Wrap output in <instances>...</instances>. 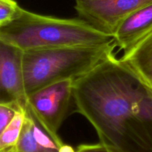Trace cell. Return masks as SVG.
<instances>
[{
  "label": "cell",
  "instance_id": "obj_3",
  "mask_svg": "<svg viewBox=\"0 0 152 152\" xmlns=\"http://www.w3.org/2000/svg\"><path fill=\"white\" fill-rule=\"evenodd\" d=\"M114 47L112 43L25 51L22 70L27 96L53 83L83 77L114 54Z\"/></svg>",
  "mask_w": 152,
  "mask_h": 152
},
{
  "label": "cell",
  "instance_id": "obj_8",
  "mask_svg": "<svg viewBox=\"0 0 152 152\" xmlns=\"http://www.w3.org/2000/svg\"><path fill=\"white\" fill-rule=\"evenodd\" d=\"M152 31V4L137 10L120 25L114 34V45L123 54L130 52Z\"/></svg>",
  "mask_w": 152,
  "mask_h": 152
},
{
  "label": "cell",
  "instance_id": "obj_10",
  "mask_svg": "<svg viewBox=\"0 0 152 152\" xmlns=\"http://www.w3.org/2000/svg\"><path fill=\"white\" fill-rule=\"evenodd\" d=\"M133 113L142 136L152 148V90L146 86L134 103Z\"/></svg>",
  "mask_w": 152,
  "mask_h": 152
},
{
  "label": "cell",
  "instance_id": "obj_7",
  "mask_svg": "<svg viewBox=\"0 0 152 152\" xmlns=\"http://www.w3.org/2000/svg\"><path fill=\"white\" fill-rule=\"evenodd\" d=\"M13 152H75V150L51 137L26 110L20 137Z\"/></svg>",
  "mask_w": 152,
  "mask_h": 152
},
{
  "label": "cell",
  "instance_id": "obj_12",
  "mask_svg": "<svg viewBox=\"0 0 152 152\" xmlns=\"http://www.w3.org/2000/svg\"><path fill=\"white\" fill-rule=\"evenodd\" d=\"M20 7L15 0H0V26L13 20Z\"/></svg>",
  "mask_w": 152,
  "mask_h": 152
},
{
  "label": "cell",
  "instance_id": "obj_14",
  "mask_svg": "<svg viewBox=\"0 0 152 152\" xmlns=\"http://www.w3.org/2000/svg\"><path fill=\"white\" fill-rule=\"evenodd\" d=\"M75 152H108L107 149L100 143L97 144H83L80 145Z\"/></svg>",
  "mask_w": 152,
  "mask_h": 152
},
{
  "label": "cell",
  "instance_id": "obj_1",
  "mask_svg": "<svg viewBox=\"0 0 152 152\" xmlns=\"http://www.w3.org/2000/svg\"><path fill=\"white\" fill-rule=\"evenodd\" d=\"M145 87L114 54L74 81L77 112L90 122L108 152H152L133 113Z\"/></svg>",
  "mask_w": 152,
  "mask_h": 152
},
{
  "label": "cell",
  "instance_id": "obj_13",
  "mask_svg": "<svg viewBox=\"0 0 152 152\" xmlns=\"http://www.w3.org/2000/svg\"><path fill=\"white\" fill-rule=\"evenodd\" d=\"M17 112H19V110H16L15 107L0 104V135L8 124L11 122Z\"/></svg>",
  "mask_w": 152,
  "mask_h": 152
},
{
  "label": "cell",
  "instance_id": "obj_5",
  "mask_svg": "<svg viewBox=\"0 0 152 152\" xmlns=\"http://www.w3.org/2000/svg\"><path fill=\"white\" fill-rule=\"evenodd\" d=\"M150 4L152 0H75L74 8L80 19L114 36L126 19Z\"/></svg>",
  "mask_w": 152,
  "mask_h": 152
},
{
  "label": "cell",
  "instance_id": "obj_6",
  "mask_svg": "<svg viewBox=\"0 0 152 152\" xmlns=\"http://www.w3.org/2000/svg\"><path fill=\"white\" fill-rule=\"evenodd\" d=\"M23 53L19 48L0 40V104L25 112L28 96L22 70Z\"/></svg>",
  "mask_w": 152,
  "mask_h": 152
},
{
  "label": "cell",
  "instance_id": "obj_2",
  "mask_svg": "<svg viewBox=\"0 0 152 152\" xmlns=\"http://www.w3.org/2000/svg\"><path fill=\"white\" fill-rule=\"evenodd\" d=\"M0 40L23 52L114 43V36L98 31L80 18L62 19L45 16L22 7L13 20L0 26Z\"/></svg>",
  "mask_w": 152,
  "mask_h": 152
},
{
  "label": "cell",
  "instance_id": "obj_9",
  "mask_svg": "<svg viewBox=\"0 0 152 152\" xmlns=\"http://www.w3.org/2000/svg\"><path fill=\"white\" fill-rule=\"evenodd\" d=\"M120 61L152 90V31L130 52L123 54Z\"/></svg>",
  "mask_w": 152,
  "mask_h": 152
},
{
  "label": "cell",
  "instance_id": "obj_4",
  "mask_svg": "<svg viewBox=\"0 0 152 152\" xmlns=\"http://www.w3.org/2000/svg\"><path fill=\"white\" fill-rule=\"evenodd\" d=\"M73 80L45 86L28 96V110L49 134L61 140L58 131L73 99Z\"/></svg>",
  "mask_w": 152,
  "mask_h": 152
},
{
  "label": "cell",
  "instance_id": "obj_11",
  "mask_svg": "<svg viewBox=\"0 0 152 152\" xmlns=\"http://www.w3.org/2000/svg\"><path fill=\"white\" fill-rule=\"evenodd\" d=\"M25 117V111L16 113L0 135V152H13L18 142Z\"/></svg>",
  "mask_w": 152,
  "mask_h": 152
}]
</instances>
